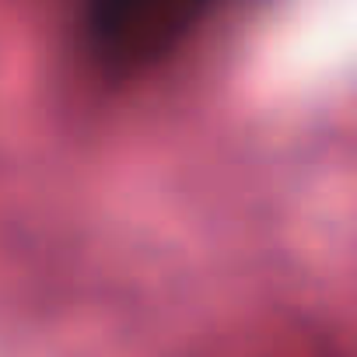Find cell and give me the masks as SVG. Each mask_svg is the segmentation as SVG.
<instances>
[{"label": "cell", "mask_w": 357, "mask_h": 357, "mask_svg": "<svg viewBox=\"0 0 357 357\" xmlns=\"http://www.w3.org/2000/svg\"><path fill=\"white\" fill-rule=\"evenodd\" d=\"M211 0H88V36L112 67H144L183 39Z\"/></svg>", "instance_id": "obj_1"}]
</instances>
